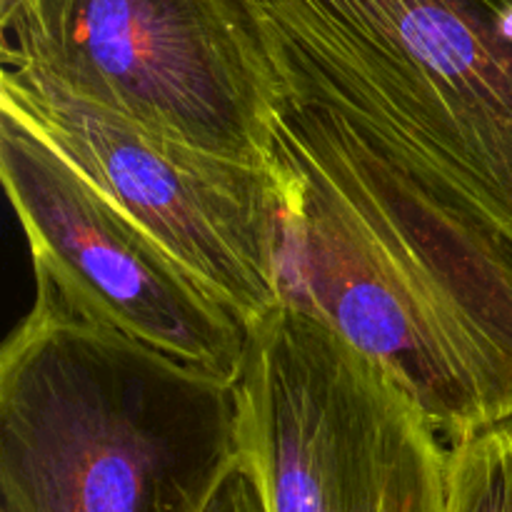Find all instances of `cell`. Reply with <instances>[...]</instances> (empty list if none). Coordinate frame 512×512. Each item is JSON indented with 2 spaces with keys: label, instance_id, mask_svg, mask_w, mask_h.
Instances as JSON below:
<instances>
[{
  "label": "cell",
  "instance_id": "cell-1",
  "mask_svg": "<svg viewBox=\"0 0 512 512\" xmlns=\"http://www.w3.org/2000/svg\"><path fill=\"white\" fill-rule=\"evenodd\" d=\"M278 293L383 365L450 445L512 420V245L348 120L283 100Z\"/></svg>",
  "mask_w": 512,
  "mask_h": 512
},
{
  "label": "cell",
  "instance_id": "cell-2",
  "mask_svg": "<svg viewBox=\"0 0 512 512\" xmlns=\"http://www.w3.org/2000/svg\"><path fill=\"white\" fill-rule=\"evenodd\" d=\"M235 390L45 290L0 353V512H203Z\"/></svg>",
  "mask_w": 512,
  "mask_h": 512
},
{
  "label": "cell",
  "instance_id": "cell-3",
  "mask_svg": "<svg viewBox=\"0 0 512 512\" xmlns=\"http://www.w3.org/2000/svg\"><path fill=\"white\" fill-rule=\"evenodd\" d=\"M283 100L348 120L512 245V15L480 0H233Z\"/></svg>",
  "mask_w": 512,
  "mask_h": 512
},
{
  "label": "cell",
  "instance_id": "cell-4",
  "mask_svg": "<svg viewBox=\"0 0 512 512\" xmlns=\"http://www.w3.org/2000/svg\"><path fill=\"white\" fill-rule=\"evenodd\" d=\"M268 512H450L453 445L383 365L280 305L233 385Z\"/></svg>",
  "mask_w": 512,
  "mask_h": 512
},
{
  "label": "cell",
  "instance_id": "cell-5",
  "mask_svg": "<svg viewBox=\"0 0 512 512\" xmlns=\"http://www.w3.org/2000/svg\"><path fill=\"white\" fill-rule=\"evenodd\" d=\"M3 65L185 145L273 168L283 95L233 0H0Z\"/></svg>",
  "mask_w": 512,
  "mask_h": 512
},
{
  "label": "cell",
  "instance_id": "cell-6",
  "mask_svg": "<svg viewBox=\"0 0 512 512\" xmlns=\"http://www.w3.org/2000/svg\"><path fill=\"white\" fill-rule=\"evenodd\" d=\"M0 113L73 165L250 328L280 308L273 168L150 133L23 65H3Z\"/></svg>",
  "mask_w": 512,
  "mask_h": 512
},
{
  "label": "cell",
  "instance_id": "cell-7",
  "mask_svg": "<svg viewBox=\"0 0 512 512\" xmlns=\"http://www.w3.org/2000/svg\"><path fill=\"white\" fill-rule=\"evenodd\" d=\"M0 173L28 238L35 288L235 385L250 325L8 115H0Z\"/></svg>",
  "mask_w": 512,
  "mask_h": 512
},
{
  "label": "cell",
  "instance_id": "cell-8",
  "mask_svg": "<svg viewBox=\"0 0 512 512\" xmlns=\"http://www.w3.org/2000/svg\"><path fill=\"white\" fill-rule=\"evenodd\" d=\"M450 512H512V420L455 445Z\"/></svg>",
  "mask_w": 512,
  "mask_h": 512
},
{
  "label": "cell",
  "instance_id": "cell-9",
  "mask_svg": "<svg viewBox=\"0 0 512 512\" xmlns=\"http://www.w3.org/2000/svg\"><path fill=\"white\" fill-rule=\"evenodd\" d=\"M203 512H268L258 475L240 453L228 473L220 478Z\"/></svg>",
  "mask_w": 512,
  "mask_h": 512
},
{
  "label": "cell",
  "instance_id": "cell-10",
  "mask_svg": "<svg viewBox=\"0 0 512 512\" xmlns=\"http://www.w3.org/2000/svg\"><path fill=\"white\" fill-rule=\"evenodd\" d=\"M480 3H483L485 8L493 10V13L505 15V18H510L512 15V0H480Z\"/></svg>",
  "mask_w": 512,
  "mask_h": 512
}]
</instances>
